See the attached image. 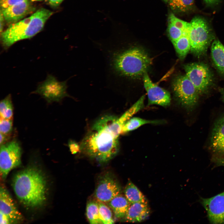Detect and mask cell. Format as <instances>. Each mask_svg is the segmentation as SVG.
<instances>
[{
    "label": "cell",
    "mask_w": 224,
    "mask_h": 224,
    "mask_svg": "<svg viewBox=\"0 0 224 224\" xmlns=\"http://www.w3.org/2000/svg\"><path fill=\"white\" fill-rule=\"evenodd\" d=\"M98 48L104 58L110 87H114L121 78L143 76L152 64V59L140 48L123 49L116 44Z\"/></svg>",
    "instance_id": "cell-1"
},
{
    "label": "cell",
    "mask_w": 224,
    "mask_h": 224,
    "mask_svg": "<svg viewBox=\"0 0 224 224\" xmlns=\"http://www.w3.org/2000/svg\"><path fill=\"white\" fill-rule=\"evenodd\" d=\"M122 126L118 118L114 116L100 118L82 140L81 149L100 162L109 161L119 152V137Z\"/></svg>",
    "instance_id": "cell-2"
},
{
    "label": "cell",
    "mask_w": 224,
    "mask_h": 224,
    "mask_svg": "<svg viewBox=\"0 0 224 224\" xmlns=\"http://www.w3.org/2000/svg\"><path fill=\"white\" fill-rule=\"evenodd\" d=\"M12 185L16 197L26 207H39L46 200V180L41 170L35 166L17 172L13 178Z\"/></svg>",
    "instance_id": "cell-3"
},
{
    "label": "cell",
    "mask_w": 224,
    "mask_h": 224,
    "mask_svg": "<svg viewBox=\"0 0 224 224\" xmlns=\"http://www.w3.org/2000/svg\"><path fill=\"white\" fill-rule=\"evenodd\" d=\"M53 13L49 10L41 8L30 16L11 24L1 33L3 48L7 49L18 41L35 36L42 29L45 22Z\"/></svg>",
    "instance_id": "cell-4"
},
{
    "label": "cell",
    "mask_w": 224,
    "mask_h": 224,
    "mask_svg": "<svg viewBox=\"0 0 224 224\" xmlns=\"http://www.w3.org/2000/svg\"><path fill=\"white\" fill-rule=\"evenodd\" d=\"M190 23L188 35L191 46L190 51L195 56L199 58L206 54L214 39V36L207 22L203 18L194 17Z\"/></svg>",
    "instance_id": "cell-5"
},
{
    "label": "cell",
    "mask_w": 224,
    "mask_h": 224,
    "mask_svg": "<svg viewBox=\"0 0 224 224\" xmlns=\"http://www.w3.org/2000/svg\"><path fill=\"white\" fill-rule=\"evenodd\" d=\"M22 153L20 142L13 139L0 145V173L5 180L9 172L21 163Z\"/></svg>",
    "instance_id": "cell-6"
},
{
    "label": "cell",
    "mask_w": 224,
    "mask_h": 224,
    "mask_svg": "<svg viewBox=\"0 0 224 224\" xmlns=\"http://www.w3.org/2000/svg\"><path fill=\"white\" fill-rule=\"evenodd\" d=\"M186 75L195 86L199 95L206 92L213 81L209 67L202 63H193L184 65Z\"/></svg>",
    "instance_id": "cell-7"
},
{
    "label": "cell",
    "mask_w": 224,
    "mask_h": 224,
    "mask_svg": "<svg viewBox=\"0 0 224 224\" xmlns=\"http://www.w3.org/2000/svg\"><path fill=\"white\" fill-rule=\"evenodd\" d=\"M172 88L178 100L185 108L191 110L196 105L199 94L186 74L179 76L175 79Z\"/></svg>",
    "instance_id": "cell-8"
},
{
    "label": "cell",
    "mask_w": 224,
    "mask_h": 224,
    "mask_svg": "<svg viewBox=\"0 0 224 224\" xmlns=\"http://www.w3.org/2000/svg\"><path fill=\"white\" fill-rule=\"evenodd\" d=\"M67 88L66 81L59 82L53 76L48 74L45 80L38 85L34 92L40 95L48 103L58 102L68 96Z\"/></svg>",
    "instance_id": "cell-9"
},
{
    "label": "cell",
    "mask_w": 224,
    "mask_h": 224,
    "mask_svg": "<svg viewBox=\"0 0 224 224\" xmlns=\"http://www.w3.org/2000/svg\"><path fill=\"white\" fill-rule=\"evenodd\" d=\"M121 188L111 175L106 174L100 179L95 191L98 201L108 203L121 193Z\"/></svg>",
    "instance_id": "cell-10"
},
{
    "label": "cell",
    "mask_w": 224,
    "mask_h": 224,
    "mask_svg": "<svg viewBox=\"0 0 224 224\" xmlns=\"http://www.w3.org/2000/svg\"><path fill=\"white\" fill-rule=\"evenodd\" d=\"M143 76L144 87L148 96V105H169L171 101L169 92L153 83L147 72Z\"/></svg>",
    "instance_id": "cell-11"
},
{
    "label": "cell",
    "mask_w": 224,
    "mask_h": 224,
    "mask_svg": "<svg viewBox=\"0 0 224 224\" xmlns=\"http://www.w3.org/2000/svg\"><path fill=\"white\" fill-rule=\"evenodd\" d=\"M201 200L210 222L224 224V191L210 198H202Z\"/></svg>",
    "instance_id": "cell-12"
},
{
    "label": "cell",
    "mask_w": 224,
    "mask_h": 224,
    "mask_svg": "<svg viewBox=\"0 0 224 224\" xmlns=\"http://www.w3.org/2000/svg\"><path fill=\"white\" fill-rule=\"evenodd\" d=\"M4 20L11 24L16 22L32 12L35 7L28 0L2 9Z\"/></svg>",
    "instance_id": "cell-13"
},
{
    "label": "cell",
    "mask_w": 224,
    "mask_h": 224,
    "mask_svg": "<svg viewBox=\"0 0 224 224\" xmlns=\"http://www.w3.org/2000/svg\"><path fill=\"white\" fill-rule=\"evenodd\" d=\"M0 212L8 217L15 223L23 219L21 213L15 206L9 193L2 187L0 189Z\"/></svg>",
    "instance_id": "cell-14"
},
{
    "label": "cell",
    "mask_w": 224,
    "mask_h": 224,
    "mask_svg": "<svg viewBox=\"0 0 224 224\" xmlns=\"http://www.w3.org/2000/svg\"><path fill=\"white\" fill-rule=\"evenodd\" d=\"M210 147L218 155H224V115L214 123L210 138Z\"/></svg>",
    "instance_id": "cell-15"
},
{
    "label": "cell",
    "mask_w": 224,
    "mask_h": 224,
    "mask_svg": "<svg viewBox=\"0 0 224 224\" xmlns=\"http://www.w3.org/2000/svg\"><path fill=\"white\" fill-rule=\"evenodd\" d=\"M147 203H136L130 204L124 218L127 222H138L147 219L150 214Z\"/></svg>",
    "instance_id": "cell-16"
},
{
    "label": "cell",
    "mask_w": 224,
    "mask_h": 224,
    "mask_svg": "<svg viewBox=\"0 0 224 224\" xmlns=\"http://www.w3.org/2000/svg\"><path fill=\"white\" fill-rule=\"evenodd\" d=\"M211 55L215 66L224 76V46L218 40L212 42Z\"/></svg>",
    "instance_id": "cell-17"
},
{
    "label": "cell",
    "mask_w": 224,
    "mask_h": 224,
    "mask_svg": "<svg viewBox=\"0 0 224 224\" xmlns=\"http://www.w3.org/2000/svg\"><path fill=\"white\" fill-rule=\"evenodd\" d=\"M108 204L118 218H124L130 204L125 196L121 194L109 201Z\"/></svg>",
    "instance_id": "cell-18"
},
{
    "label": "cell",
    "mask_w": 224,
    "mask_h": 224,
    "mask_svg": "<svg viewBox=\"0 0 224 224\" xmlns=\"http://www.w3.org/2000/svg\"><path fill=\"white\" fill-rule=\"evenodd\" d=\"M124 194L130 204L136 203H147L142 193L130 180L128 181L125 188Z\"/></svg>",
    "instance_id": "cell-19"
},
{
    "label": "cell",
    "mask_w": 224,
    "mask_h": 224,
    "mask_svg": "<svg viewBox=\"0 0 224 224\" xmlns=\"http://www.w3.org/2000/svg\"><path fill=\"white\" fill-rule=\"evenodd\" d=\"M188 30L184 32L180 38L172 43L179 58L181 60L185 58L191 50V44L188 35Z\"/></svg>",
    "instance_id": "cell-20"
},
{
    "label": "cell",
    "mask_w": 224,
    "mask_h": 224,
    "mask_svg": "<svg viewBox=\"0 0 224 224\" xmlns=\"http://www.w3.org/2000/svg\"><path fill=\"white\" fill-rule=\"evenodd\" d=\"M164 122L162 120H146L138 117L130 118L124 124L121 133H124L135 130L140 126L147 124H161Z\"/></svg>",
    "instance_id": "cell-21"
},
{
    "label": "cell",
    "mask_w": 224,
    "mask_h": 224,
    "mask_svg": "<svg viewBox=\"0 0 224 224\" xmlns=\"http://www.w3.org/2000/svg\"><path fill=\"white\" fill-rule=\"evenodd\" d=\"M86 215L90 224H101L97 202L91 201L88 203L86 207Z\"/></svg>",
    "instance_id": "cell-22"
},
{
    "label": "cell",
    "mask_w": 224,
    "mask_h": 224,
    "mask_svg": "<svg viewBox=\"0 0 224 224\" xmlns=\"http://www.w3.org/2000/svg\"><path fill=\"white\" fill-rule=\"evenodd\" d=\"M13 106L11 95H8L1 100L0 103L1 118L12 119L13 115Z\"/></svg>",
    "instance_id": "cell-23"
},
{
    "label": "cell",
    "mask_w": 224,
    "mask_h": 224,
    "mask_svg": "<svg viewBox=\"0 0 224 224\" xmlns=\"http://www.w3.org/2000/svg\"><path fill=\"white\" fill-rule=\"evenodd\" d=\"M194 0H169L171 8L175 12H185L192 7Z\"/></svg>",
    "instance_id": "cell-24"
},
{
    "label": "cell",
    "mask_w": 224,
    "mask_h": 224,
    "mask_svg": "<svg viewBox=\"0 0 224 224\" xmlns=\"http://www.w3.org/2000/svg\"><path fill=\"white\" fill-rule=\"evenodd\" d=\"M99 213L101 224H109L114 223L112 211L104 203L97 201Z\"/></svg>",
    "instance_id": "cell-25"
},
{
    "label": "cell",
    "mask_w": 224,
    "mask_h": 224,
    "mask_svg": "<svg viewBox=\"0 0 224 224\" xmlns=\"http://www.w3.org/2000/svg\"><path fill=\"white\" fill-rule=\"evenodd\" d=\"M168 20L169 22L182 30L184 32L188 31L190 28V23L180 19L172 13L169 14Z\"/></svg>",
    "instance_id": "cell-26"
},
{
    "label": "cell",
    "mask_w": 224,
    "mask_h": 224,
    "mask_svg": "<svg viewBox=\"0 0 224 224\" xmlns=\"http://www.w3.org/2000/svg\"><path fill=\"white\" fill-rule=\"evenodd\" d=\"M167 32L168 36L172 43L177 40L184 33L182 30L169 21Z\"/></svg>",
    "instance_id": "cell-27"
},
{
    "label": "cell",
    "mask_w": 224,
    "mask_h": 224,
    "mask_svg": "<svg viewBox=\"0 0 224 224\" xmlns=\"http://www.w3.org/2000/svg\"><path fill=\"white\" fill-rule=\"evenodd\" d=\"M12 119L0 118V133L7 135H10L12 131Z\"/></svg>",
    "instance_id": "cell-28"
},
{
    "label": "cell",
    "mask_w": 224,
    "mask_h": 224,
    "mask_svg": "<svg viewBox=\"0 0 224 224\" xmlns=\"http://www.w3.org/2000/svg\"><path fill=\"white\" fill-rule=\"evenodd\" d=\"M25 0H0L1 9L6 8Z\"/></svg>",
    "instance_id": "cell-29"
},
{
    "label": "cell",
    "mask_w": 224,
    "mask_h": 224,
    "mask_svg": "<svg viewBox=\"0 0 224 224\" xmlns=\"http://www.w3.org/2000/svg\"><path fill=\"white\" fill-rule=\"evenodd\" d=\"M15 223L14 222L6 215L0 212V224H6Z\"/></svg>",
    "instance_id": "cell-30"
},
{
    "label": "cell",
    "mask_w": 224,
    "mask_h": 224,
    "mask_svg": "<svg viewBox=\"0 0 224 224\" xmlns=\"http://www.w3.org/2000/svg\"><path fill=\"white\" fill-rule=\"evenodd\" d=\"M68 147L70 150L72 154H75L78 152L81 149L80 146H79L77 144L72 141H70L68 143Z\"/></svg>",
    "instance_id": "cell-31"
},
{
    "label": "cell",
    "mask_w": 224,
    "mask_h": 224,
    "mask_svg": "<svg viewBox=\"0 0 224 224\" xmlns=\"http://www.w3.org/2000/svg\"><path fill=\"white\" fill-rule=\"evenodd\" d=\"M212 159L217 165L224 166V155H218L214 157Z\"/></svg>",
    "instance_id": "cell-32"
},
{
    "label": "cell",
    "mask_w": 224,
    "mask_h": 224,
    "mask_svg": "<svg viewBox=\"0 0 224 224\" xmlns=\"http://www.w3.org/2000/svg\"><path fill=\"white\" fill-rule=\"evenodd\" d=\"M9 135H7L0 133V145L7 142V141L9 139Z\"/></svg>",
    "instance_id": "cell-33"
},
{
    "label": "cell",
    "mask_w": 224,
    "mask_h": 224,
    "mask_svg": "<svg viewBox=\"0 0 224 224\" xmlns=\"http://www.w3.org/2000/svg\"><path fill=\"white\" fill-rule=\"evenodd\" d=\"M49 4L53 7L58 6L63 0H47Z\"/></svg>",
    "instance_id": "cell-34"
},
{
    "label": "cell",
    "mask_w": 224,
    "mask_h": 224,
    "mask_svg": "<svg viewBox=\"0 0 224 224\" xmlns=\"http://www.w3.org/2000/svg\"><path fill=\"white\" fill-rule=\"evenodd\" d=\"M4 20L2 11L0 10V33L2 32V29L4 26Z\"/></svg>",
    "instance_id": "cell-35"
},
{
    "label": "cell",
    "mask_w": 224,
    "mask_h": 224,
    "mask_svg": "<svg viewBox=\"0 0 224 224\" xmlns=\"http://www.w3.org/2000/svg\"><path fill=\"white\" fill-rule=\"evenodd\" d=\"M218 0H204L208 4H212L217 2Z\"/></svg>",
    "instance_id": "cell-36"
},
{
    "label": "cell",
    "mask_w": 224,
    "mask_h": 224,
    "mask_svg": "<svg viewBox=\"0 0 224 224\" xmlns=\"http://www.w3.org/2000/svg\"><path fill=\"white\" fill-rule=\"evenodd\" d=\"M222 98L223 101H224V91H223L222 93Z\"/></svg>",
    "instance_id": "cell-37"
},
{
    "label": "cell",
    "mask_w": 224,
    "mask_h": 224,
    "mask_svg": "<svg viewBox=\"0 0 224 224\" xmlns=\"http://www.w3.org/2000/svg\"><path fill=\"white\" fill-rule=\"evenodd\" d=\"M32 1H40L41 0H31Z\"/></svg>",
    "instance_id": "cell-38"
},
{
    "label": "cell",
    "mask_w": 224,
    "mask_h": 224,
    "mask_svg": "<svg viewBox=\"0 0 224 224\" xmlns=\"http://www.w3.org/2000/svg\"><path fill=\"white\" fill-rule=\"evenodd\" d=\"M163 0L166 2H168L169 0Z\"/></svg>",
    "instance_id": "cell-39"
}]
</instances>
